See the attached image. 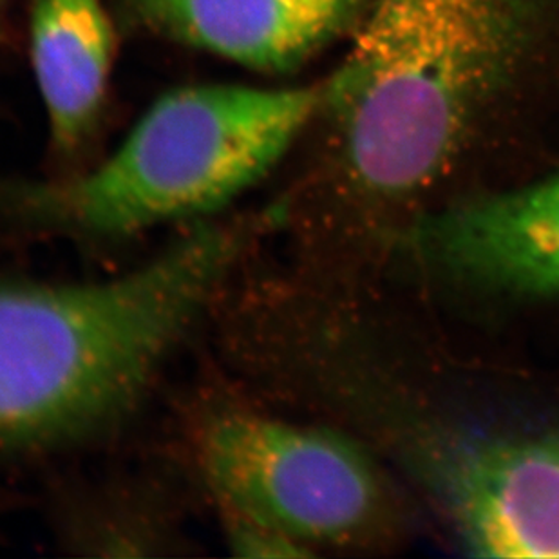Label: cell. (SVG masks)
Instances as JSON below:
<instances>
[{
	"mask_svg": "<svg viewBox=\"0 0 559 559\" xmlns=\"http://www.w3.org/2000/svg\"><path fill=\"white\" fill-rule=\"evenodd\" d=\"M258 239L252 217L203 219L111 280H0V451L115 428Z\"/></svg>",
	"mask_w": 559,
	"mask_h": 559,
	"instance_id": "obj_1",
	"label": "cell"
},
{
	"mask_svg": "<svg viewBox=\"0 0 559 559\" xmlns=\"http://www.w3.org/2000/svg\"><path fill=\"white\" fill-rule=\"evenodd\" d=\"M534 16V0H377L324 85L355 181L404 194L435 178L511 79Z\"/></svg>",
	"mask_w": 559,
	"mask_h": 559,
	"instance_id": "obj_2",
	"label": "cell"
},
{
	"mask_svg": "<svg viewBox=\"0 0 559 559\" xmlns=\"http://www.w3.org/2000/svg\"><path fill=\"white\" fill-rule=\"evenodd\" d=\"M322 106L324 85L170 91L98 167L11 187L0 212L21 233L85 243L205 219L269 175Z\"/></svg>",
	"mask_w": 559,
	"mask_h": 559,
	"instance_id": "obj_3",
	"label": "cell"
},
{
	"mask_svg": "<svg viewBox=\"0 0 559 559\" xmlns=\"http://www.w3.org/2000/svg\"><path fill=\"white\" fill-rule=\"evenodd\" d=\"M194 454L219 512L253 518L297 544H344L379 503L371 464L348 438L245 404L205 412Z\"/></svg>",
	"mask_w": 559,
	"mask_h": 559,
	"instance_id": "obj_4",
	"label": "cell"
},
{
	"mask_svg": "<svg viewBox=\"0 0 559 559\" xmlns=\"http://www.w3.org/2000/svg\"><path fill=\"white\" fill-rule=\"evenodd\" d=\"M443 498L478 558H559V438H489L443 460Z\"/></svg>",
	"mask_w": 559,
	"mask_h": 559,
	"instance_id": "obj_5",
	"label": "cell"
},
{
	"mask_svg": "<svg viewBox=\"0 0 559 559\" xmlns=\"http://www.w3.org/2000/svg\"><path fill=\"white\" fill-rule=\"evenodd\" d=\"M420 243L462 280L559 294V176L435 216Z\"/></svg>",
	"mask_w": 559,
	"mask_h": 559,
	"instance_id": "obj_6",
	"label": "cell"
},
{
	"mask_svg": "<svg viewBox=\"0 0 559 559\" xmlns=\"http://www.w3.org/2000/svg\"><path fill=\"white\" fill-rule=\"evenodd\" d=\"M365 0H129L151 32L258 71H288L354 26Z\"/></svg>",
	"mask_w": 559,
	"mask_h": 559,
	"instance_id": "obj_7",
	"label": "cell"
},
{
	"mask_svg": "<svg viewBox=\"0 0 559 559\" xmlns=\"http://www.w3.org/2000/svg\"><path fill=\"white\" fill-rule=\"evenodd\" d=\"M29 46L55 145L69 153L90 134L106 96L111 21L102 0H35Z\"/></svg>",
	"mask_w": 559,
	"mask_h": 559,
	"instance_id": "obj_8",
	"label": "cell"
},
{
	"mask_svg": "<svg viewBox=\"0 0 559 559\" xmlns=\"http://www.w3.org/2000/svg\"><path fill=\"white\" fill-rule=\"evenodd\" d=\"M53 514L60 544L76 555H175L183 544L167 501L138 484H106L69 492L55 506Z\"/></svg>",
	"mask_w": 559,
	"mask_h": 559,
	"instance_id": "obj_9",
	"label": "cell"
},
{
	"mask_svg": "<svg viewBox=\"0 0 559 559\" xmlns=\"http://www.w3.org/2000/svg\"><path fill=\"white\" fill-rule=\"evenodd\" d=\"M225 544L239 558H297L308 556L301 544L280 531L234 512H219Z\"/></svg>",
	"mask_w": 559,
	"mask_h": 559,
	"instance_id": "obj_10",
	"label": "cell"
}]
</instances>
